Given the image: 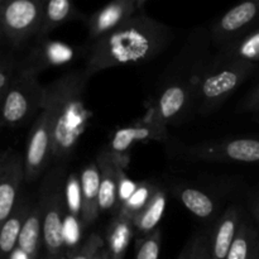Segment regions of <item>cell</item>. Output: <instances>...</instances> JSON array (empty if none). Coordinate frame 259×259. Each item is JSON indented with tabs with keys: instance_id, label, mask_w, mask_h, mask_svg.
<instances>
[{
	"instance_id": "19",
	"label": "cell",
	"mask_w": 259,
	"mask_h": 259,
	"mask_svg": "<svg viewBox=\"0 0 259 259\" xmlns=\"http://www.w3.org/2000/svg\"><path fill=\"white\" fill-rule=\"evenodd\" d=\"M43 245V218L42 209L35 200L25 224L20 233L18 245L14 252L20 253L23 259H40L39 250Z\"/></svg>"
},
{
	"instance_id": "31",
	"label": "cell",
	"mask_w": 259,
	"mask_h": 259,
	"mask_svg": "<svg viewBox=\"0 0 259 259\" xmlns=\"http://www.w3.org/2000/svg\"><path fill=\"white\" fill-rule=\"evenodd\" d=\"M243 113H252L259 119V83L247 94L239 106Z\"/></svg>"
},
{
	"instance_id": "14",
	"label": "cell",
	"mask_w": 259,
	"mask_h": 259,
	"mask_svg": "<svg viewBox=\"0 0 259 259\" xmlns=\"http://www.w3.org/2000/svg\"><path fill=\"white\" fill-rule=\"evenodd\" d=\"M96 163L100 171V211H118L120 190L128 181L124 174V164L106 147L99 152Z\"/></svg>"
},
{
	"instance_id": "12",
	"label": "cell",
	"mask_w": 259,
	"mask_h": 259,
	"mask_svg": "<svg viewBox=\"0 0 259 259\" xmlns=\"http://www.w3.org/2000/svg\"><path fill=\"white\" fill-rule=\"evenodd\" d=\"M167 128L168 126L147 113V115L141 120L116 129L106 148L125 166L128 159L126 153L134 144L166 141L168 137Z\"/></svg>"
},
{
	"instance_id": "2",
	"label": "cell",
	"mask_w": 259,
	"mask_h": 259,
	"mask_svg": "<svg viewBox=\"0 0 259 259\" xmlns=\"http://www.w3.org/2000/svg\"><path fill=\"white\" fill-rule=\"evenodd\" d=\"M90 76L85 70L68 71L46 86L43 111L47 114L53 137V156L66 163L91 119L85 93Z\"/></svg>"
},
{
	"instance_id": "21",
	"label": "cell",
	"mask_w": 259,
	"mask_h": 259,
	"mask_svg": "<svg viewBox=\"0 0 259 259\" xmlns=\"http://www.w3.org/2000/svg\"><path fill=\"white\" fill-rule=\"evenodd\" d=\"M136 234L133 222L120 214H115L106 228L105 244L110 259H124L132 239Z\"/></svg>"
},
{
	"instance_id": "26",
	"label": "cell",
	"mask_w": 259,
	"mask_h": 259,
	"mask_svg": "<svg viewBox=\"0 0 259 259\" xmlns=\"http://www.w3.org/2000/svg\"><path fill=\"white\" fill-rule=\"evenodd\" d=\"M154 189H156V185L148 184V182H142V184L134 186L132 191L121 200L116 214L123 215L133 222L134 217L146 206L148 200L151 199Z\"/></svg>"
},
{
	"instance_id": "3",
	"label": "cell",
	"mask_w": 259,
	"mask_h": 259,
	"mask_svg": "<svg viewBox=\"0 0 259 259\" xmlns=\"http://www.w3.org/2000/svg\"><path fill=\"white\" fill-rule=\"evenodd\" d=\"M209 38V32L197 29L190 35L184 51L167 71L156 95L148 100V111L164 125H179L196 110L197 89L200 78L209 62H202L197 56L202 43Z\"/></svg>"
},
{
	"instance_id": "23",
	"label": "cell",
	"mask_w": 259,
	"mask_h": 259,
	"mask_svg": "<svg viewBox=\"0 0 259 259\" xmlns=\"http://www.w3.org/2000/svg\"><path fill=\"white\" fill-rule=\"evenodd\" d=\"M172 190L182 205L197 219L207 220L217 212L215 200L202 190L185 184H176Z\"/></svg>"
},
{
	"instance_id": "10",
	"label": "cell",
	"mask_w": 259,
	"mask_h": 259,
	"mask_svg": "<svg viewBox=\"0 0 259 259\" xmlns=\"http://www.w3.org/2000/svg\"><path fill=\"white\" fill-rule=\"evenodd\" d=\"M259 27V0H240L209 29L210 39L220 48L229 46Z\"/></svg>"
},
{
	"instance_id": "37",
	"label": "cell",
	"mask_w": 259,
	"mask_h": 259,
	"mask_svg": "<svg viewBox=\"0 0 259 259\" xmlns=\"http://www.w3.org/2000/svg\"><path fill=\"white\" fill-rule=\"evenodd\" d=\"M101 250H103V249H101ZM101 250H100V252H99V254L96 255L95 259H103V258H101Z\"/></svg>"
},
{
	"instance_id": "29",
	"label": "cell",
	"mask_w": 259,
	"mask_h": 259,
	"mask_svg": "<svg viewBox=\"0 0 259 259\" xmlns=\"http://www.w3.org/2000/svg\"><path fill=\"white\" fill-rule=\"evenodd\" d=\"M105 245V242L99 234H91L82 244L78 245L67 259H95L101 249Z\"/></svg>"
},
{
	"instance_id": "22",
	"label": "cell",
	"mask_w": 259,
	"mask_h": 259,
	"mask_svg": "<svg viewBox=\"0 0 259 259\" xmlns=\"http://www.w3.org/2000/svg\"><path fill=\"white\" fill-rule=\"evenodd\" d=\"M85 15L77 10L73 0H46L42 27L37 38H46L55 29L73 20L85 19ZM35 38V39H37Z\"/></svg>"
},
{
	"instance_id": "15",
	"label": "cell",
	"mask_w": 259,
	"mask_h": 259,
	"mask_svg": "<svg viewBox=\"0 0 259 259\" xmlns=\"http://www.w3.org/2000/svg\"><path fill=\"white\" fill-rule=\"evenodd\" d=\"M139 10L137 0H111L83 19L89 42L95 40L128 22Z\"/></svg>"
},
{
	"instance_id": "7",
	"label": "cell",
	"mask_w": 259,
	"mask_h": 259,
	"mask_svg": "<svg viewBox=\"0 0 259 259\" xmlns=\"http://www.w3.org/2000/svg\"><path fill=\"white\" fill-rule=\"evenodd\" d=\"M46 86L35 75L20 73L2 101V126L18 128L43 110Z\"/></svg>"
},
{
	"instance_id": "17",
	"label": "cell",
	"mask_w": 259,
	"mask_h": 259,
	"mask_svg": "<svg viewBox=\"0 0 259 259\" xmlns=\"http://www.w3.org/2000/svg\"><path fill=\"white\" fill-rule=\"evenodd\" d=\"M35 200L29 195H20L12 214L2 224L0 230V259H10L18 245L20 233Z\"/></svg>"
},
{
	"instance_id": "18",
	"label": "cell",
	"mask_w": 259,
	"mask_h": 259,
	"mask_svg": "<svg viewBox=\"0 0 259 259\" xmlns=\"http://www.w3.org/2000/svg\"><path fill=\"white\" fill-rule=\"evenodd\" d=\"M81 222L85 227L94 224L100 212V171L96 162L89 163L80 175Z\"/></svg>"
},
{
	"instance_id": "9",
	"label": "cell",
	"mask_w": 259,
	"mask_h": 259,
	"mask_svg": "<svg viewBox=\"0 0 259 259\" xmlns=\"http://www.w3.org/2000/svg\"><path fill=\"white\" fill-rule=\"evenodd\" d=\"M81 56H85V46L77 47L48 37L37 38L19 56V71L20 73L39 76L53 67L68 65Z\"/></svg>"
},
{
	"instance_id": "34",
	"label": "cell",
	"mask_w": 259,
	"mask_h": 259,
	"mask_svg": "<svg viewBox=\"0 0 259 259\" xmlns=\"http://www.w3.org/2000/svg\"><path fill=\"white\" fill-rule=\"evenodd\" d=\"M101 258H103V259H110V257H109L108 250H106L105 247H104L103 250H101Z\"/></svg>"
},
{
	"instance_id": "6",
	"label": "cell",
	"mask_w": 259,
	"mask_h": 259,
	"mask_svg": "<svg viewBox=\"0 0 259 259\" xmlns=\"http://www.w3.org/2000/svg\"><path fill=\"white\" fill-rule=\"evenodd\" d=\"M46 0H4L0 3L2 37L13 51L22 50L39 34Z\"/></svg>"
},
{
	"instance_id": "24",
	"label": "cell",
	"mask_w": 259,
	"mask_h": 259,
	"mask_svg": "<svg viewBox=\"0 0 259 259\" xmlns=\"http://www.w3.org/2000/svg\"><path fill=\"white\" fill-rule=\"evenodd\" d=\"M227 259H259V232L247 218L240 223Z\"/></svg>"
},
{
	"instance_id": "32",
	"label": "cell",
	"mask_w": 259,
	"mask_h": 259,
	"mask_svg": "<svg viewBox=\"0 0 259 259\" xmlns=\"http://www.w3.org/2000/svg\"><path fill=\"white\" fill-rule=\"evenodd\" d=\"M189 255H190V243L184 248V249H182V252L180 253V255L177 257V259H189Z\"/></svg>"
},
{
	"instance_id": "38",
	"label": "cell",
	"mask_w": 259,
	"mask_h": 259,
	"mask_svg": "<svg viewBox=\"0 0 259 259\" xmlns=\"http://www.w3.org/2000/svg\"><path fill=\"white\" fill-rule=\"evenodd\" d=\"M2 2H4V0H0V3H2Z\"/></svg>"
},
{
	"instance_id": "30",
	"label": "cell",
	"mask_w": 259,
	"mask_h": 259,
	"mask_svg": "<svg viewBox=\"0 0 259 259\" xmlns=\"http://www.w3.org/2000/svg\"><path fill=\"white\" fill-rule=\"evenodd\" d=\"M189 259H211L209 235L199 234L190 242Z\"/></svg>"
},
{
	"instance_id": "11",
	"label": "cell",
	"mask_w": 259,
	"mask_h": 259,
	"mask_svg": "<svg viewBox=\"0 0 259 259\" xmlns=\"http://www.w3.org/2000/svg\"><path fill=\"white\" fill-rule=\"evenodd\" d=\"M24 161L27 184L37 181L47 171L51 162L55 161L52 129L47 114L43 110L38 114L28 134Z\"/></svg>"
},
{
	"instance_id": "25",
	"label": "cell",
	"mask_w": 259,
	"mask_h": 259,
	"mask_svg": "<svg viewBox=\"0 0 259 259\" xmlns=\"http://www.w3.org/2000/svg\"><path fill=\"white\" fill-rule=\"evenodd\" d=\"M218 53L255 65L259 62V27L243 35L235 42L230 43L227 47L220 48Z\"/></svg>"
},
{
	"instance_id": "20",
	"label": "cell",
	"mask_w": 259,
	"mask_h": 259,
	"mask_svg": "<svg viewBox=\"0 0 259 259\" xmlns=\"http://www.w3.org/2000/svg\"><path fill=\"white\" fill-rule=\"evenodd\" d=\"M167 195L166 191L161 187L156 186L151 199L146 206L134 217L133 225L136 229V235L139 239L148 237L149 234L158 229V224L162 220L166 210Z\"/></svg>"
},
{
	"instance_id": "33",
	"label": "cell",
	"mask_w": 259,
	"mask_h": 259,
	"mask_svg": "<svg viewBox=\"0 0 259 259\" xmlns=\"http://www.w3.org/2000/svg\"><path fill=\"white\" fill-rule=\"evenodd\" d=\"M252 212H253V217H254L255 222H257V224H258V227H259V202H257V204H255L254 206H253Z\"/></svg>"
},
{
	"instance_id": "35",
	"label": "cell",
	"mask_w": 259,
	"mask_h": 259,
	"mask_svg": "<svg viewBox=\"0 0 259 259\" xmlns=\"http://www.w3.org/2000/svg\"><path fill=\"white\" fill-rule=\"evenodd\" d=\"M40 259H67V257H66V255H61V257H51V255L45 254Z\"/></svg>"
},
{
	"instance_id": "5",
	"label": "cell",
	"mask_w": 259,
	"mask_h": 259,
	"mask_svg": "<svg viewBox=\"0 0 259 259\" xmlns=\"http://www.w3.org/2000/svg\"><path fill=\"white\" fill-rule=\"evenodd\" d=\"M66 163H57L46 172L38 194V202L42 209L43 218V247L45 254L51 257L65 255V187Z\"/></svg>"
},
{
	"instance_id": "36",
	"label": "cell",
	"mask_w": 259,
	"mask_h": 259,
	"mask_svg": "<svg viewBox=\"0 0 259 259\" xmlns=\"http://www.w3.org/2000/svg\"><path fill=\"white\" fill-rule=\"evenodd\" d=\"M147 2H148V0H137V3H138V8H139V10L143 9L144 4H146Z\"/></svg>"
},
{
	"instance_id": "4",
	"label": "cell",
	"mask_w": 259,
	"mask_h": 259,
	"mask_svg": "<svg viewBox=\"0 0 259 259\" xmlns=\"http://www.w3.org/2000/svg\"><path fill=\"white\" fill-rule=\"evenodd\" d=\"M254 68V63L218 53L217 57L207 63L200 78L196 98L197 113L207 115L219 109L247 81Z\"/></svg>"
},
{
	"instance_id": "1",
	"label": "cell",
	"mask_w": 259,
	"mask_h": 259,
	"mask_svg": "<svg viewBox=\"0 0 259 259\" xmlns=\"http://www.w3.org/2000/svg\"><path fill=\"white\" fill-rule=\"evenodd\" d=\"M174 40L168 25L139 10L113 32L85 46V72L94 76L118 66L141 63L161 55Z\"/></svg>"
},
{
	"instance_id": "13",
	"label": "cell",
	"mask_w": 259,
	"mask_h": 259,
	"mask_svg": "<svg viewBox=\"0 0 259 259\" xmlns=\"http://www.w3.org/2000/svg\"><path fill=\"white\" fill-rule=\"evenodd\" d=\"M25 182L24 156L15 149H7L0 158V224L12 214Z\"/></svg>"
},
{
	"instance_id": "8",
	"label": "cell",
	"mask_w": 259,
	"mask_h": 259,
	"mask_svg": "<svg viewBox=\"0 0 259 259\" xmlns=\"http://www.w3.org/2000/svg\"><path fill=\"white\" fill-rule=\"evenodd\" d=\"M185 157L192 161L220 163H259V138H242L209 141L184 149Z\"/></svg>"
},
{
	"instance_id": "16",
	"label": "cell",
	"mask_w": 259,
	"mask_h": 259,
	"mask_svg": "<svg viewBox=\"0 0 259 259\" xmlns=\"http://www.w3.org/2000/svg\"><path fill=\"white\" fill-rule=\"evenodd\" d=\"M243 218L242 209L237 205H232L218 219L209 237L211 259H227Z\"/></svg>"
},
{
	"instance_id": "28",
	"label": "cell",
	"mask_w": 259,
	"mask_h": 259,
	"mask_svg": "<svg viewBox=\"0 0 259 259\" xmlns=\"http://www.w3.org/2000/svg\"><path fill=\"white\" fill-rule=\"evenodd\" d=\"M162 245V229L158 228L143 239L137 240L134 259H158Z\"/></svg>"
},
{
	"instance_id": "27",
	"label": "cell",
	"mask_w": 259,
	"mask_h": 259,
	"mask_svg": "<svg viewBox=\"0 0 259 259\" xmlns=\"http://www.w3.org/2000/svg\"><path fill=\"white\" fill-rule=\"evenodd\" d=\"M19 75V56L13 50L3 53L0 58V99L4 98Z\"/></svg>"
}]
</instances>
